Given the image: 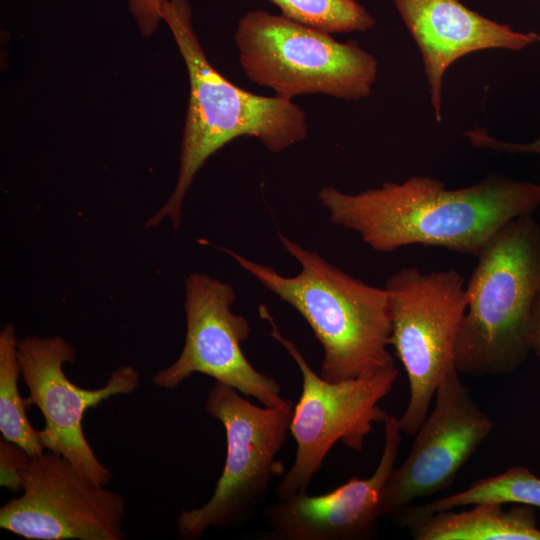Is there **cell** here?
<instances>
[{"label":"cell","mask_w":540,"mask_h":540,"mask_svg":"<svg viewBox=\"0 0 540 540\" xmlns=\"http://www.w3.org/2000/svg\"><path fill=\"white\" fill-rule=\"evenodd\" d=\"M318 199L332 223L357 232L378 252L419 244L477 257L502 226L535 212L540 183L490 175L448 189L438 179L412 176L357 194L324 187Z\"/></svg>","instance_id":"cell-1"},{"label":"cell","mask_w":540,"mask_h":540,"mask_svg":"<svg viewBox=\"0 0 540 540\" xmlns=\"http://www.w3.org/2000/svg\"><path fill=\"white\" fill-rule=\"evenodd\" d=\"M161 15L186 64L190 92L177 183L145 227L166 219L177 230L186 193L211 155L240 136L255 137L278 153L303 141L308 124L305 112L293 101L246 91L210 64L193 29L188 0H165Z\"/></svg>","instance_id":"cell-2"},{"label":"cell","mask_w":540,"mask_h":540,"mask_svg":"<svg viewBox=\"0 0 540 540\" xmlns=\"http://www.w3.org/2000/svg\"><path fill=\"white\" fill-rule=\"evenodd\" d=\"M300 272L283 276L226 247L231 256L267 290L291 305L308 323L323 349L320 376L338 382L372 375L394 363L391 299L385 287L369 285L278 234Z\"/></svg>","instance_id":"cell-3"},{"label":"cell","mask_w":540,"mask_h":540,"mask_svg":"<svg viewBox=\"0 0 540 540\" xmlns=\"http://www.w3.org/2000/svg\"><path fill=\"white\" fill-rule=\"evenodd\" d=\"M539 286L540 225L524 215L502 226L477 256L455 346L460 374L501 376L522 365Z\"/></svg>","instance_id":"cell-4"},{"label":"cell","mask_w":540,"mask_h":540,"mask_svg":"<svg viewBox=\"0 0 540 540\" xmlns=\"http://www.w3.org/2000/svg\"><path fill=\"white\" fill-rule=\"evenodd\" d=\"M234 40L246 77L275 96L323 94L343 100L368 97L378 73L376 58L355 41L265 10L247 12Z\"/></svg>","instance_id":"cell-5"},{"label":"cell","mask_w":540,"mask_h":540,"mask_svg":"<svg viewBox=\"0 0 540 540\" xmlns=\"http://www.w3.org/2000/svg\"><path fill=\"white\" fill-rule=\"evenodd\" d=\"M204 408L225 429L226 459L211 498L180 513L177 525L185 540L201 538L210 527L243 524L265 503L271 482L284 473L277 455L290 431L294 404L285 399L275 406H256L215 381Z\"/></svg>","instance_id":"cell-6"},{"label":"cell","mask_w":540,"mask_h":540,"mask_svg":"<svg viewBox=\"0 0 540 540\" xmlns=\"http://www.w3.org/2000/svg\"><path fill=\"white\" fill-rule=\"evenodd\" d=\"M392 312L390 344L403 364L409 400L398 418L402 432L415 435L436 389L456 368L455 346L467 306L466 285L454 269L423 272L400 269L384 286Z\"/></svg>","instance_id":"cell-7"},{"label":"cell","mask_w":540,"mask_h":540,"mask_svg":"<svg viewBox=\"0 0 540 540\" xmlns=\"http://www.w3.org/2000/svg\"><path fill=\"white\" fill-rule=\"evenodd\" d=\"M258 312L271 327L269 335L284 347L302 375V391L290 425L297 444L295 459L275 490L284 499L307 491L337 442L356 452L363 450L373 424L383 422L387 414L379 402L392 391L398 369L393 363L372 375L327 381L313 371L296 344L281 334L264 305Z\"/></svg>","instance_id":"cell-8"},{"label":"cell","mask_w":540,"mask_h":540,"mask_svg":"<svg viewBox=\"0 0 540 540\" xmlns=\"http://www.w3.org/2000/svg\"><path fill=\"white\" fill-rule=\"evenodd\" d=\"M20 497L0 509V527L30 540H122V495L88 479L68 459L49 451L31 456Z\"/></svg>","instance_id":"cell-9"},{"label":"cell","mask_w":540,"mask_h":540,"mask_svg":"<svg viewBox=\"0 0 540 540\" xmlns=\"http://www.w3.org/2000/svg\"><path fill=\"white\" fill-rule=\"evenodd\" d=\"M17 355L29 391L26 406L29 409L36 405L45 420L44 428L38 430L44 449L62 455L88 479L106 486L112 473L97 459L84 435L82 421L88 409L115 395L136 391L139 371L130 365L120 366L103 387L86 389L64 373L63 365L74 362L76 351L60 336H25L18 340Z\"/></svg>","instance_id":"cell-10"},{"label":"cell","mask_w":540,"mask_h":540,"mask_svg":"<svg viewBox=\"0 0 540 540\" xmlns=\"http://www.w3.org/2000/svg\"><path fill=\"white\" fill-rule=\"evenodd\" d=\"M236 294L231 285L206 273L193 272L185 282L186 335L178 358L157 372L155 385L172 389L194 373L251 396L264 406H275L281 397L279 384L257 371L248 361L241 343L249 336L247 319L231 306Z\"/></svg>","instance_id":"cell-11"},{"label":"cell","mask_w":540,"mask_h":540,"mask_svg":"<svg viewBox=\"0 0 540 540\" xmlns=\"http://www.w3.org/2000/svg\"><path fill=\"white\" fill-rule=\"evenodd\" d=\"M453 368L439 384L434 406L415 434L406 459L392 470L382 499L390 518L417 499L448 489L495 424Z\"/></svg>","instance_id":"cell-12"},{"label":"cell","mask_w":540,"mask_h":540,"mask_svg":"<svg viewBox=\"0 0 540 540\" xmlns=\"http://www.w3.org/2000/svg\"><path fill=\"white\" fill-rule=\"evenodd\" d=\"M384 445L373 474L353 477L336 489L310 496L300 492L265 508L267 540H360L375 534L382 517V499L395 467L402 430L398 418L386 414Z\"/></svg>","instance_id":"cell-13"},{"label":"cell","mask_w":540,"mask_h":540,"mask_svg":"<svg viewBox=\"0 0 540 540\" xmlns=\"http://www.w3.org/2000/svg\"><path fill=\"white\" fill-rule=\"evenodd\" d=\"M417 44L429 86L434 117L442 122L443 78L459 58L486 49L521 51L540 35L518 32L486 18L460 0H393Z\"/></svg>","instance_id":"cell-14"},{"label":"cell","mask_w":540,"mask_h":540,"mask_svg":"<svg viewBox=\"0 0 540 540\" xmlns=\"http://www.w3.org/2000/svg\"><path fill=\"white\" fill-rule=\"evenodd\" d=\"M462 511L447 510L407 522L415 540H540L533 506L482 502Z\"/></svg>","instance_id":"cell-15"},{"label":"cell","mask_w":540,"mask_h":540,"mask_svg":"<svg viewBox=\"0 0 540 540\" xmlns=\"http://www.w3.org/2000/svg\"><path fill=\"white\" fill-rule=\"evenodd\" d=\"M482 502L522 504L540 508V478L525 467L515 466L501 474L478 479L461 492L426 504L406 506L391 518L402 527L407 522L434 513Z\"/></svg>","instance_id":"cell-16"},{"label":"cell","mask_w":540,"mask_h":540,"mask_svg":"<svg viewBox=\"0 0 540 540\" xmlns=\"http://www.w3.org/2000/svg\"><path fill=\"white\" fill-rule=\"evenodd\" d=\"M17 333L12 323L0 332V432L2 438L22 447L31 456L44 453L38 430L27 416L28 407L18 389L20 366Z\"/></svg>","instance_id":"cell-17"},{"label":"cell","mask_w":540,"mask_h":540,"mask_svg":"<svg viewBox=\"0 0 540 540\" xmlns=\"http://www.w3.org/2000/svg\"><path fill=\"white\" fill-rule=\"evenodd\" d=\"M280 14L331 33L365 32L375 27L374 17L356 0H268Z\"/></svg>","instance_id":"cell-18"},{"label":"cell","mask_w":540,"mask_h":540,"mask_svg":"<svg viewBox=\"0 0 540 540\" xmlns=\"http://www.w3.org/2000/svg\"><path fill=\"white\" fill-rule=\"evenodd\" d=\"M22 447L2 438L0 440V484L12 491L21 490L22 471L30 459Z\"/></svg>","instance_id":"cell-19"},{"label":"cell","mask_w":540,"mask_h":540,"mask_svg":"<svg viewBox=\"0 0 540 540\" xmlns=\"http://www.w3.org/2000/svg\"><path fill=\"white\" fill-rule=\"evenodd\" d=\"M470 143L480 149L490 150L498 154L533 153L540 157V136L528 143H513L499 140L488 133L486 129L475 128L464 133Z\"/></svg>","instance_id":"cell-20"},{"label":"cell","mask_w":540,"mask_h":540,"mask_svg":"<svg viewBox=\"0 0 540 540\" xmlns=\"http://www.w3.org/2000/svg\"><path fill=\"white\" fill-rule=\"evenodd\" d=\"M165 0H127L131 14L143 36L152 35L162 20Z\"/></svg>","instance_id":"cell-21"},{"label":"cell","mask_w":540,"mask_h":540,"mask_svg":"<svg viewBox=\"0 0 540 540\" xmlns=\"http://www.w3.org/2000/svg\"><path fill=\"white\" fill-rule=\"evenodd\" d=\"M530 343L531 351L540 357V286L532 308Z\"/></svg>","instance_id":"cell-22"}]
</instances>
